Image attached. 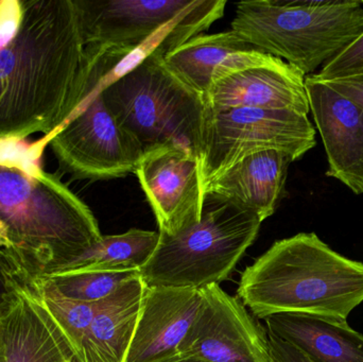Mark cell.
<instances>
[{
    "label": "cell",
    "mask_w": 363,
    "mask_h": 362,
    "mask_svg": "<svg viewBox=\"0 0 363 362\" xmlns=\"http://www.w3.org/2000/svg\"><path fill=\"white\" fill-rule=\"evenodd\" d=\"M85 60L74 0H0V140L57 131L78 103Z\"/></svg>",
    "instance_id": "obj_1"
},
{
    "label": "cell",
    "mask_w": 363,
    "mask_h": 362,
    "mask_svg": "<svg viewBox=\"0 0 363 362\" xmlns=\"http://www.w3.org/2000/svg\"><path fill=\"white\" fill-rule=\"evenodd\" d=\"M38 142L0 140V249L32 284L101 239L91 208L42 168Z\"/></svg>",
    "instance_id": "obj_2"
},
{
    "label": "cell",
    "mask_w": 363,
    "mask_h": 362,
    "mask_svg": "<svg viewBox=\"0 0 363 362\" xmlns=\"http://www.w3.org/2000/svg\"><path fill=\"white\" fill-rule=\"evenodd\" d=\"M237 293L258 319L298 314L347 321L363 303V263L333 250L315 233L296 234L247 267Z\"/></svg>",
    "instance_id": "obj_3"
},
{
    "label": "cell",
    "mask_w": 363,
    "mask_h": 362,
    "mask_svg": "<svg viewBox=\"0 0 363 362\" xmlns=\"http://www.w3.org/2000/svg\"><path fill=\"white\" fill-rule=\"evenodd\" d=\"M102 97L119 127L144 153L178 145L200 159L206 119L204 97L168 67L165 55L150 53L110 74Z\"/></svg>",
    "instance_id": "obj_4"
},
{
    "label": "cell",
    "mask_w": 363,
    "mask_h": 362,
    "mask_svg": "<svg viewBox=\"0 0 363 362\" xmlns=\"http://www.w3.org/2000/svg\"><path fill=\"white\" fill-rule=\"evenodd\" d=\"M232 30L262 52L311 76L362 33L363 1H241Z\"/></svg>",
    "instance_id": "obj_5"
},
{
    "label": "cell",
    "mask_w": 363,
    "mask_h": 362,
    "mask_svg": "<svg viewBox=\"0 0 363 362\" xmlns=\"http://www.w3.org/2000/svg\"><path fill=\"white\" fill-rule=\"evenodd\" d=\"M85 55L76 108L57 131L38 142L44 149L49 145L60 168L77 180L108 181L135 174L144 150L111 114L102 86L136 55L96 46H85Z\"/></svg>",
    "instance_id": "obj_6"
},
{
    "label": "cell",
    "mask_w": 363,
    "mask_h": 362,
    "mask_svg": "<svg viewBox=\"0 0 363 362\" xmlns=\"http://www.w3.org/2000/svg\"><path fill=\"white\" fill-rule=\"evenodd\" d=\"M256 215L215 193L203 198L198 222L177 235L160 233L152 256L140 270L146 287L202 289L230 276L259 233Z\"/></svg>",
    "instance_id": "obj_7"
},
{
    "label": "cell",
    "mask_w": 363,
    "mask_h": 362,
    "mask_svg": "<svg viewBox=\"0 0 363 362\" xmlns=\"http://www.w3.org/2000/svg\"><path fill=\"white\" fill-rule=\"evenodd\" d=\"M85 46L166 55L223 16L226 0H74Z\"/></svg>",
    "instance_id": "obj_8"
},
{
    "label": "cell",
    "mask_w": 363,
    "mask_h": 362,
    "mask_svg": "<svg viewBox=\"0 0 363 362\" xmlns=\"http://www.w3.org/2000/svg\"><path fill=\"white\" fill-rule=\"evenodd\" d=\"M315 145V129L308 115L291 111L206 108L199 159L203 195L213 179L247 155L279 150L296 161Z\"/></svg>",
    "instance_id": "obj_9"
},
{
    "label": "cell",
    "mask_w": 363,
    "mask_h": 362,
    "mask_svg": "<svg viewBox=\"0 0 363 362\" xmlns=\"http://www.w3.org/2000/svg\"><path fill=\"white\" fill-rule=\"evenodd\" d=\"M202 305L181 352L207 362H274L268 332L219 285L200 289Z\"/></svg>",
    "instance_id": "obj_10"
},
{
    "label": "cell",
    "mask_w": 363,
    "mask_h": 362,
    "mask_svg": "<svg viewBox=\"0 0 363 362\" xmlns=\"http://www.w3.org/2000/svg\"><path fill=\"white\" fill-rule=\"evenodd\" d=\"M135 174L160 233L177 235L200 220L204 195L199 159L191 151L178 145L151 149L144 153Z\"/></svg>",
    "instance_id": "obj_11"
},
{
    "label": "cell",
    "mask_w": 363,
    "mask_h": 362,
    "mask_svg": "<svg viewBox=\"0 0 363 362\" xmlns=\"http://www.w3.org/2000/svg\"><path fill=\"white\" fill-rule=\"evenodd\" d=\"M305 86L328 157L326 176L362 195V108L313 76L305 78Z\"/></svg>",
    "instance_id": "obj_12"
},
{
    "label": "cell",
    "mask_w": 363,
    "mask_h": 362,
    "mask_svg": "<svg viewBox=\"0 0 363 362\" xmlns=\"http://www.w3.org/2000/svg\"><path fill=\"white\" fill-rule=\"evenodd\" d=\"M76 361L65 336L31 285H21L0 305V362Z\"/></svg>",
    "instance_id": "obj_13"
},
{
    "label": "cell",
    "mask_w": 363,
    "mask_h": 362,
    "mask_svg": "<svg viewBox=\"0 0 363 362\" xmlns=\"http://www.w3.org/2000/svg\"><path fill=\"white\" fill-rule=\"evenodd\" d=\"M305 78L298 68L279 60L218 79L204 96L207 110L257 108L311 112Z\"/></svg>",
    "instance_id": "obj_14"
},
{
    "label": "cell",
    "mask_w": 363,
    "mask_h": 362,
    "mask_svg": "<svg viewBox=\"0 0 363 362\" xmlns=\"http://www.w3.org/2000/svg\"><path fill=\"white\" fill-rule=\"evenodd\" d=\"M202 300L200 289L146 287L125 362H160L180 354Z\"/></svg>",
    "instance_id": "obj_15"
},
{
    "label": "cell",
    "mask_w": 363,
    "mask_h": 362,
    "mask_svg": "<svg viewBox=\"0 0 363 362\" xmlns=\"http://www.w3.org/2000/svg\"><path fill=\"white\" fill-rule=\"evenodd\" d=\"M279 60L245 42L232 29L194 36L165 55L168 67L203 97L213 82L226 74Z\"/></svg>",
    "instance_id": "obj_16"
},
{
    "label": "cell",
    "mask_w": 363,
    "mask_h": 362,
    "mask_svg": "<svg viewBox=\"0 0 363 362\" xmlns=\"http://www.w3.org/2000/svg\"><path fill=\"white\" fill-rule=\"evenodd\" d=\"M294 159L279 150L247 155L213 179L204 191L234 202L264 221L285 193L288 168Z\"/></svg>",
    "instance_id": "obj_17"
},
{
    "label": "cell",
    "mask_w": 363,
    "mask_h": 362,
    "mask_svg": "<svg viewBox=\"0 0 363 362\" xmlns=\"http://www.w3.org/2000/svg\"><path fill=\"white\" fill-rule=\"evenodd\" d=\"M146 285L140 276L96 303L93 322L77 362H125L142 308Z\"/></svg>",
    "instance_id": "obj_18"
},
{
    "label": "cell",
    "mask_w": 363,
    "mask_h": 362,
    "mask_svg": "<svg viewBox=\"0 0 363 362\" xmlns=\"http://www.w3.org/2000/svg\"><path fill=\"white\" fill-rule=\"evenodd\" d=\"M264 320L268 333L313 362H363V335L347 321L298 314L274 315Z\"/></svg>",
    "instance_id": "obj_19"
},
{
    "label": "cell",
    "mask_w": 363,
    "mask_h": 362,
    "mask_svg": "<svg viewBox=\"0 0 363 362\" xmlns=\"http://www.w3.org/2000/svg\"><path fill=\"white\" fill-rule=\"evenodd\" d=\"M159 240V232L138 229H131L119 235H102L101 239L91 248L45 276L82 272L140 271L152 256Z\"/></svg>",
    "instance_id": "obj_20"
},
{
    "label": "cell",
    "mask_w": 363,
    "mask_h": 362,
    "mask_svg": "<svg viewBox=\"0 0 363 362\" xmlns=\"http://www.w3.org/2000/svg\"><path fill=\"white\" fill-rule=\"evenodd\" d=\"M138 276L140 271L82 272L44 276L35 281L50 287L65 299L83 303H97Z\"/></svg>",
    "instance_id": "obj_21"
},
{
    "label": "cell",
    "mask_w": 363,
    "mask_h": 362,
    "mask_svg": "<svg viewBox=\"0 0 363 362\" xmlns=\"http://www.w3.org/2000/svg\"><path fill=\"white\" fill-rule=\"evenodd\" d=\"M31 286L65 336L74 357L78 358L83 339L95 317L96 303L65 299L38 281H34Z\"/></svg>",
    "instance_id": "obj_22"
},
{
    "label": "cell",
    "mask_w": 363,
    "mask_h": 362,
    "mask_svg": "<svg viewBox=\"0 0 363 362\" xmlns=\"http://www.w3.org/2000/svg\"><path fill=\"white\" fill-rule=\"evenodd\" d=\"M363 74V32L317 74L319 81H330Z\"/></svg>",
    "instance_id": "obj_23"
},
{
    "label": "cell",
    "mask_w": 363,
    "mask_h": 362,
    "mask_svg": "<svg viewBox=\"0 0 363 362\" xmlns=\"http://www.w3.org/2000/svg\"><path fill=\"white\" fill-rule=\"evenodd\" d=\"M322 82L363 110V74Z\"/></svg>",
    "instance_id": "obj_24"
},
{
    "label": "cell",
    "mask_w": 363,
    "mask_h": 362,
    "mask_svg": "<svg viewBox=\"0 0 363 362\" xmlns=\"http://www.w3.org/2000/svg\"><path fill=\"white\" fill-rule=\"evenodd\" d=\"M27 284L17 271L10 257L4 251L0 250V305L15 288Z\"/></svg>",
    "instance_id": "obj_25"
},
{
    "label": "cell",
    "mask_w": 363,
    "mask_h": 362,
    "mask_svg": "<svg viewBox=\"0 0 363 362\" xmlns=\"http://www.w3.org/2000/svg\"><path fill=\"white\" fill-rule=\"evenodd\" d=\"M269 346L274 362H313L291 344L268 333Z\"/></svg>",
    "instance_id": "obj_26"
},
{
    "label": "cell",
    "mask_w": 363,
    "mask_h": 362,
    "mask_svg": "<svg viewBox=\"0 0 363 362\" xmlns=\"http://www.w3.org/2000/svg\"><path fill=\"white\" fill-rule=\"evenodd\" d=\"M160 362H207L203 361V359L198 358V357L192 356V355L189 354H184V353H180V354L174 355V356L169 357V358L164 359V361Z\"/></svg>",
    "instance_id": "obj_27"
},
{
    "label": "cell",
    "mask_w": 363,
    "mask_h": 362,
    "mask_svg": "<svg viewBox=\"0 0 363 362\" xmlns=\"http://www.w3.org/2000/svg\"><path fill=\"white\" fill-rule=\"evenodd\" d=\"M72 362H77L76 361H72Z\"/></svg>",
    "instance_id": "obj_28"
},
{
    "label": "cell",
    "mask_w": 363,
    "mask_h": 362,
    "mask_svg": "<svg viewBox=\"0 0 363 362\" xmlns=\"http://www.w3.org/2000/svg\"><path fill=\"white\" fill-rule=\"evenodd\" d=\"M0 250H1V249H0Z\"/></svg>",
    "instance_id": "obj_29"
}]
</instances>
